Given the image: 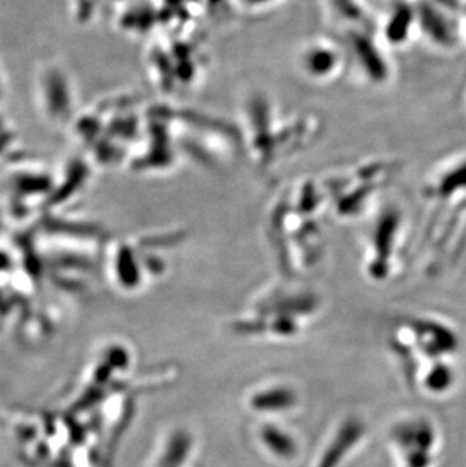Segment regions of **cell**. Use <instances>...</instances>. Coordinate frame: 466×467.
<instances>
[{
    "label": "cell",
    "mask_w": 466,
    "mask_h": 467,
    "mask_svg": "<svg viewBox=\"0 0 466 467\" xmlns=\"http://www.w3.org/2000/svg\"><path fill=\"white\" fill-rule=\"evenodd\" d=\"M196 441L185 428H173L161 439L150 467H194Z\"/></svg>",
    "instance_id": "obj_8"
},
{
    "label": "cell",
    "mask_w": 466,
    "mask_h": 467,
    "mask_svg": "<svg viewBox=\"0 0 466 467\" xmlns=\"http://www.w3.org/2000/svg\"><path fill=\"white\" fill-rule=\"evenodd\" d=\"M435 430L426 419L408 418L392 425L387 434L396 467H430L433 463Z\"/></svg>",
    "instance_id": "obj_4"
},
{
    "label": "cell",
    "mask_w": 466,
    "mask_h": 467,
    "mask_svg": "<svg viewBox=\"0 0 466 467\" xmlns=\"http://www.w3.org/2000/svg\"><path fill=\"white\" fill-rule=\"evenodd\" d=\"M253 441L262 454L278 463H291L300 454L299 437L281 420H256L253 427Z\"/></svg>",
    "instance_id": "obj_7"
},
{
    "label": "cell",
    "mask_w": 466,
    "mask_h": 467,
    "mask_svg": "<svg viewBox=\"0 0 466 467\" xmlns=\"http://www.w3.org/2000/svg\"><path fill=\"white\" fill-rule=\"evenodd\" d=\"M322 296L292 278L265 287L233 317L232 331L246 339L286 342L303 336L322 312Z\"/></svg>",
    "instance_id": "obj_1"
},
{
    "label": "cell",
    "mask_w": 466,
    "mask_h": 467,
    "mask_svg": "<svg viewBox=\"0 0 466 467\" xmlns=\"http://www.w3.org/2000/svg\"><path fill=\"white\" fill-rule=\"evenodd\" d=\"M365 436V422L357 416H345L327 432L309 467H343L356 454Z\"/></svg>",
    "instance_id": "obj_5"
},
{
    "label": "cell",
    "mask_w": 466,
    "mask_h": 467,
    "mask_svg": "<svg viewBox=\"0 0 466 467\" xmlns=\"http://www.w3.org/2000/svg\"><path fill=\"white\" fill-rule=\"evenodd\" d=\"M341 66V52L329 43L315 41L312 45L306 46L302 53V68L306 75L315 79L334 78Z\"/></svg>",
    "instance_id": "obj_9"
},
{
    "label": "cell",
    "mask_w": 466,
    "mask_h": 467,
    "mask_svg": "<svg viewBox=\"0 0 466 467\" xmlns=\"http://www.w3.org/2000/svg\"><path fill=\"white\" fill-rule=\"evenodd\" d=\"M387 347L400 363L405 377L422 362L451 353L454 348V336L438 322L408 317L396 322L387 333Z\"/></svg>",
    "instance_id": "obj_2"
},
{
    "label": "cell",
    "mask_w": 466,
    "mask_h": 467,
    "mask_svg": "<svg viewBox=\"0 0 466 467\" xmlns=\"http://www.w3.org/2000/svg\"><path fill=\"white\" fill-rule=\"evenodd\" d=\"M300 393L295 386L285 381H265L251 388L244 398L247 410L258 420H281L299 409Z\"/></svg>",
    "instance_id": "obj_6"
},
{
    "label": "cell",
    "mask_w": 466,
    "mask_h": 467,
    "mask_svg": "<svg viewBox=\"0 0 466 467\" xmlns=\"http://www.w3.org/2000/svg\"><path fill=\"white\" fill-rule=\"evenodd\" d=\"M400 239V216H397L394 211L385 212V216L376 221L366 238L364 268L370 280L376 283L392 280L398 266L397 257Z\"/></svg>",
    "instance_id": "obj_3"
}]
</instances>
